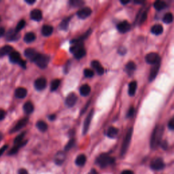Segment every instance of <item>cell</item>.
I'll use <instances>...</instances> for the list:
<instances>
[{"label": "cell", "mask_w": 174, "mask_h": 174, "mask_svg": "<svg viewBox=\"0 0 174 174\" xmlns=\"http://www.w3.org/2000/svg\"><path fill=\"white\" fill-rule=\"evenodd\" d=\"M91 32H92V30L91 29H88V31H87L85 34L82 35V36H80L79 37H77V38H76L74 39H73L72 41V44H77V43H82V42H83L84 39H86L87 37H88L91 34Z\"/></svg>", "instance_id": "cell-19"}, {"label": "cell", "mask_w": 174, "mask_h": 174, "mask_svg": "<svg viewBox=\"0 0 174 174\" xmlns=\"http://www.w3.org/2000/svg\"><path fill=\"white\" fill-rule=\"evenodd\" d=\"M49 118H50V121H54L56 118V116L55 114H52L50 115V116H49Z\"/></svg>", "instance_id": "cell-57"}, {"label": "cell", "mask_w": 174, "mask_h": 174, "mask_svg": "<svg viewBox=\"0 0 174 174\" xmlns=\"http://www.w3.org/2000/svg\"><path fill=\"white\" fill-rule=\"evenodd\" d=\"M145 61L151 65H154L161 61L159 54L156 53H150L145 56Z\"/></svg>", "instance_id": "cell-7"}, {"label": "cell", "mask_w": 174, "mask_h": 174, "mask_svg": "<svg viewBox=\"0 0 174 174\" xmlns=\"http://www.w3.org/2000/svg\"><path fill=\"white\" fill-rule=\"evenodd\" d=\"M27 95V89L23 87H19L15 91V97L18 99L25 98Z\"/></svg>", "instance_id": "cell-21"}, {"label": "cell", "mask_w": 174, "mask_h": 174, "mask_svg": "<svg viewBox=\"0 0 174 174\" xmlns=\"http://www.w3.org/2000/svg\"><path fill=\"white\" fill-rule=\"evenodd\" d=\"M118 133V129L114 127V126H110L108 128L106 135L108 137L110 138H114L116 137Z\"/></svg>", "instance_id": "cell-24"}, {"label": "cell", "mask_w": 174, "mask_h": 174, "mask_svg": "<svg viewBox=\"0 0 174 174\" xmlns=\"http://www.w3.org/2000/svg\"><path fill=\"white\" fill-rule=\"evenodd\" d=\"M93 114H94V110H92L90 112V113L88 114V116H86L85 121H84V126H83V133L86 134L87 132H88V130L89 129V126H90V124L91 122V120H92V118L93 116Z\"/></svg>", "instance_id": "cell-16"}, {"label": "cell", "mask_w": 174, "mask_h": 174, "mask_svg": "<svg viewBox=\"0 0 174 174\" xmlns=\"http://www.w3.org/2000/svg\"><path fill=\"white\" fill-rule=\"evenodd\" d=\"M129 2H130V1H129V0H128V1H125V0H124V1H123V0H121V3L122 4H123V5H126V4H129Z\"/></svg>", "instance_id": "cell-56"}, {"label": "cell", "mask_w": 174, "mask_h": 174, "mask_svg": "<svg viewBox=\"0 0 174 174\" xmlns=\"http://www.w3.org/2000/svg\"><path fill=\"white\" fill-rule=\"evenodd\" d=\"M6 117V112L3 110H0V121L4 120Z\"/></svg>", "instance_id": "cell-46"}, {"label": "cell", "mask_w": 174, "mask_h": 174, "mask_svg": "<svg viewBox=\"0 0 174 174\" xmlns=\"http://www.w3.org/2000/svg\"><path fill=\"white\" fill-rule=\"evenodd\" d=\"M30 16L32 20H36V21H39L42 20V13L40 10L38 9H34L31 12L30 14Z\"/></svg>", "instance_id": "cell-18"}, {"label": "cell", "mask_w": 174, "mask_h": 174, "mask_svg": "<svg viewBox=\"0 0 174 174\" xmlns=\"http://www.w3.org/2000/svg\"><path fill=\"white\" fill-rule=\"evenodd\" d=\"M160 66H161V61H159V62H157L155 64L152 65V67L150 69V74L149 77V80L152 81L154 80L155 77L157 76L159 73V70L160 69Z\"/></svg>", "instance_id": "cell-9"}, {"label": "cell", "mask_w": 174, "mask_h": 174, "mask_svg": "<svg viewBox=\"0 0 174 174\" xmlns=\"http://www.w3.org/2000/svg\"><path fill=\"white\" fill-rule=\"evenodd\" d=\"M77 96L75 93H72L69 94L66 97L65 99V104H66L68 107H72L76 104L77 102Z\"/></svg>", "instance_id": "cell-13"}, {"label": "cell", "mask_w": 174, "mask_h": 174, "mask_svg": "<svg viewBox=\"0 0 174 174\" xmlns=\"http://www.w3.org/2000/svg\"><path fill=\"white\" fill-rule=\"evenodd\" d=\"M25 24H26V23H25V20H20L19 21V22H18L17 25H16L15 30H16V31L19 32L20 31V30H22L23 29V28L25 27Z\"/></svg>", "instance_id": "cell-41"}, {"label": "cell", "mask_w": 174, "mask_h": 174, "mask_svg": "<svg viewBox=\"0 0 174 174\" xmlns=\"http://www.w3.org/2000/svg\"><path fill=\"white\" fill-rule=\"evenodd\" d=\"M25 1L27 2V4H34L35 2H36V1H35V0H26Z\"/></svg>", "instance_id": "cell-55"}, {"label": "cell", "mask_w": 174, "mask_h": 174, "mask_svg": "<svg viewBox=\"0 0 174 174\" xmlns=\"http://www.w3.org/2000/svg\"><path fill=\"white\" fill-rule=\"evenodd\" d=\"M86 162V157L84 154H80L76 159L75 163L79 167H82L85 164Z\"/></svg>", "instance_id": "cell-28"}, {"label": "cell", "mask_w": 174, "mask_h": 174, "mask_svg": "<svg viewBox=\"0 0 174 174\" xmlns=\"http://www.w3.org/2000/svg\"><path fill=\"white\" fill-rule=\"evenodd\" d=\"M53 27L49 25H44L42 28V34L44 36H49L53 34Z\"/></svg>", "instance_id": "cell-23"}, {"label": "cell", "mask_w": 174, "mask_h": 174, "mask_svg": "<svg viewBox=\"0 0 174 174\" xmlns=\"http://www.w3.org/2000/svg\"><path fill=\"white\" fill-rule=\"evenodd\" d=\"M92 13V10L89 7H84L82 8L80 10H79L77 12V15L80 18L82 19H85L87 17H88Z\"/></svg>", "instance_id": "cell-8"}, {"label": "cell", "mask_w": 174, "mask_h": 174, "mask_svg": "<svg viewBox=\"0 0 174 174\" xmlns=\"http://www.w3.org/2000/svg\"><path fill=\"white\" fill-rule=\"evenodd\" d=\"M47 84V82L46 78L43 77L37 78L34 82V86L36 89L38 91H42L46 88Z\"/></svg>", "instance_id": "cell-12"}, {"label": "cell", "mask_w": 174, "mask_h": 174, "mask_svg": "<svg viewBox=\"0 0 174 174\" xmlns=\"http://www.w3.org/2000/svg\"><path fill=\"white\" fill-rule=\"evenodd\" d=\"M49 59H50V58L47 55L38 54L36 59L34 60V62L39 67L44 69V68H46L47 65H48Z\"/></svg>", "instance_id": "cell-4"}, {"label": "cell", "mask_w": 174, "mask_h": 174, "mask_svg": "<svg viewBox=\"0 0 174 174\" xmlns=\"http://www.w3.org/2000/svg\"><path fill=\"white\" fill-rule=\"evenodd\" d=\"M28 122H29V118H24L20 120V121L16 124V125L11 129L10 133H15L16 132V131L20 130L21 129L25 127L26 124L28 123Z\"/></svg>", "instance_id": "cell-10"}, {"label": "cell", "mask_w": 174, "mask_h": 174, "mask_svg": "<svg viewBox=\"0 0 174 174\" xmlns=\"http://www.w3.org/2000/svg\"><path fill=\"white\" fill-rule=\"evenodd\" d=\"M91 87L88 84H83L82 85L80 88V95L84 96V97H86L88 96L91 93Z\"/></svg>", "instance_id": "cell-25"}, {"label": "cell", "mask_w": 174, "mask_h": 174, "mask_svg": "<svg viewBox=\"0 0 174 174\" xmlns=\"http://www.w3.org/2000/svg\"><path fill=\"white\" fill-rule=\"evenodd\" d=\"M164 128L163 126H156V128L154 129L153 133L152 134L151 140H150V145L152 149H156L158 145H160L161 142L162 136L164 132Z\"/></svg>", "instance_id": "cell-1"}, {"label": "cell", "mask_w": 174, "mask_h": 174, "mask_svg": "<svg viewBox=\"0 0 174 174\" xmlns=\"http://www.w3.org/2000/svg\"><path fill=\"white\" fill-rule=\"evenodd\" d=\"M168 126H169V128L171 129V130H173V129H174V119L173 118H171L170 120V121L169 122Z\"/></svg>", "instance_id": "cell-45"}, {"label": "cell", "mask_w": 174, "mask_h": 174, "mask_svg": "<svg viewBox=\"0 0 174 174\" xmlns=\"http://www.w3.org/2000/svg\"><path fill=\"white\" fill-rule=\"evenodd\" d=\"M23 110L27 114H31L34 110V106L33 103L30 102H26L23 105Z\"/></svg>", "instance_id": "cell-26"}, {"label": "cell", "mask_w": 174, "mask_h": 174, "mask_svg": "<svg viewBox=\"0 0 174 174\" xmlns=\"http://www.w3.org/2000/svg\"><path fill=\"white\" fill-rule=\"evenodd\" d=\"M75 143V140L74 139H71L69 141V142L67 143V145L65 146V151H67V150H69L70 149L72 148L74 146Z\"/></svg>", "instance_id": "cell-43"}, {"label": "cell", "mask_w": 174, "mask_h": 174, "mask_svg": "<svg viewBox=\"0 0 174 174\" xmlns=\"http://www.w3.org/2000/svg\"><path fill=\"white\" fill-rule=\"evenodd\" d=\"M36 126L39 131H42V132H44V131H46L47 129H48V125H47V124L45 123V122L42 121H39L38 122H37Z\"/></svg>", "instance_id": "cell-35"}, {"label": "cell", "mask_w": 174, "mask_h": 174, "mask_svg": "<svg viewBox=\"0 0 174 174\" xmlns=\"http://www.w3.org/2000/svg\"><path fill=\"white\" fill-rule=\"evenodd\" d=\"M166 6L167 5H166L165 2L163 1H155L154 4V8L158 11L163 10V9L165 8Z\"/></svg>", "instance_id": "cell-36"}, {"label": "cell", "mask_w": 174, "mask_h": 174, "mask_svg": "<svg viewBox=\"0 0 174 174\" xmlns=\"http://www.w3.org/2000/svg\"><path fill=\"white\" fill-rule=\"evenodd\" d=\"M12 51H14V48L11 46L6 45L1 47L0 48V57L10 55Z\"/></svg>", "instance_id": "cell-20"}, {"label": "cell", "mask_w": 174, "mask_h": 174, "mask_svg": "<svg viewBox=\"0 0 174 174\" xmlns=\"http://www.w3.org/2000/svg\"><path fill=\"white\" fill-rule=\"evenodd\" d=\"M61 84V80L58 79H55L52 81L50 84V90L51 91H55L58 88Z\"/></svg>", "instance_id": "cell-37"}, {"label": "cell", "mask_w": 174, "mask_h": 174, "mask_svg": "<svg viewBox=\"0 0 174 174\" xmlns=\"http://www.w3.org/2000/svg\"><path fill=\"white\" fill-rule=\"evenodd\" d=\"M84 74L86 77H91L94 76V72L90 69H85L84 71Z\"/></svg>", "instance_id": "cell-44"}, {"label": "cell", "mask_w": 174, "mask_h": 174, "mask_svg": "<svg viewBox=\"0 0 174 174\" xmlns=\"http://www.w3.org/2000/svg\"><path fill=\"white\" fill-rule=\"evenodd\" d=\"M5 29L4 27H0V37H2L5 34Z\"/></svg>", "instance_id": "cell-51"}, {"label": "cell", "mask_w": 174, "mask_h": 174, "mask_svg": "<svg viewBox=\"0 0 174 174\" xmlns=\"http://www.w3.org/2000/svg\"><path fill=\"white\" fill-rule=\"evenodd\" d=\"M150 167L154 171H159L164 167V163L163 159L161 158H156L152 160L150 163Z\"/></svg>", "instance_id": "cell-5"}, {"label": "cell", "mask_w": 174, "mask_h": 174, "mask_svg": "<svg viewBox=\"0 0 174 174\" xmlns=\"http://www.w3.org/2000/svg\"><path fill=\"white\" fill-rule=\"evenodd\" d=\"M134 114V108L133 107H130V109H129V112L127 113V117H131Z\"/></svg>", "instance_id": "cell-48"}, {"label": "cell", "mask_w": 174, "mask_h": 174, "mask_svg": "<svg viewBox=\"0 0 174 174\" xmlns=\"http://www.w3.org/2000/svg\"><path fill=\"white\" fill-rule=\"evenodd\" d=\"M18 174H29L28 171L25 169H20L18 170Z\"/></svg>", "instance_id": "cell-50"}, {"label": "cell", "mask_w": 174, "mask_h": 174, "mask_svg": "<svg viewBox=\"0 0 174 174\" xmlns=\"http://www.w3.org/2000/svg\"><path fill=\"white\" fill-rule=\"evenodd\" d=\"M147 12L146 11H144L141 14V15H138L137 17V20L140 18V21H139V23H140V24H142L144 21L146 20L147 18Z\"/></svg>", "instance_id": "cell-39"}, {"label": "cell", "mask_w": 174, "mask_h": 174, "mask_svg": "<svg viewBox=\"0 0 174 174\" xmlns=\"http://www.w3.org/2000/svg\"><path fill=\"white\" fill-rule=\"evenodd\" d=\"M69 4L73 7H79L83 5L84 2L81 1V0H71V1H69Z\"/></svg>", "instance_id": "cell-40"}, {"label": "cell", "mask_w": 174, "mask_h": 174, "mask_svg": "<svg viewBox=\"0 0 174 174\" xmlns=\"http://www.w3.org/2000/svg\"><path fill=\"white\" fill-rule=\"evenodd\" d=\"M143 1H137V0H136V1H134V3L135 4H143Z\"/></svg>", "instance_id": "cell-58"}, {"label": "cell", "mask_w": 174, "mask_h": 174, "mask_svg": "<svg viewBox=\"0 0 174 174\" xmlns=\"http://www.w3.org/2000/svg\"><path fill=\"white\" fill-rule=\"evenodd\" d=\"M0 20H1V18H0Z\"/></svg>", "instance_id": "cell-60"}, {"label": "cell", "mask_w": 174, "mask_h": 174, "mask_svg": "<svg viewBox=\"0 0 174 174\" xmlns=\"http://www.w3.org/2000/svg\"><path fill=\"white\" fill-rule=\"evenodd\" d=\"M25 56L27 58H29V60L34 61V60L36 59L37 56L38 55V53H37L36 50H34V48H27L24 52Z\"/></svg>", "instance_id": "cell-14"}, {"label": "cell", "mask_w": 174, "mask_h": 174, "mask_svg": "<svg viewBox=\"0 0 174 174\" xmlns=\"http://www.w3.org/2000/svg\"><path fill=\"white\" fill-rule=\"evenodd\" d=\"M115 159L107 154H102L96 159V163L101 167L104 168L114 163Z\"/></svg>", "instance_id": "cell-2"}, {"label": "cell", "mask_w": 174, "mask_h": 174, "mask_svg": "<svg viewBox=\"0 0 174 174\" xmlns=\"http://www.w3.org/2000/svg\"><path fill=\"white\" fill-rule=\"evenodd\" d=\"M9 58H10V61L12 63H17L19 65L23 61L20 57V53L18 52L15 50L12 52L10 55H9Z\"/></svg>", "instance_id": "cell-11"}, {"label": "cell", "mask_w": 174, "mask_h": 174, "mask_svg": "<svg viewBox=\"0 0 174 174\" xmlns=\"http://www.w3.org/2000/svg\"><path fill=\"white\" fill-rule=\"evenodd\" d=\"M88 174H98L97 171L95 170V169H91V170L89 171V173Z\"/></svg>", "instance_id": "cell-54"}, {"label": "cell", "mask_w": 174, "mask_h": 174, "mask_svg": "<svg viewBox=\"0 0 174 174\" xmlns=\"http://www.w3.org/2000/svg\"><path fill=\"white\" fill-rule=\"evenodd\" d=\"M163 31V27L161 25H154L151 28V32L154 35H160Z\"/></svg>", "instance_id": "cell-30"}, {"label": "cell", "mask_w": 174, "mask_h": 174, "mask_svg": "<svg viewBox=\"0 0 174 174\" xmlns=\"http://www.w3.org/2000/svg\"><path fill=\"white\" fill-rule=\"evenodd\" d=\"M136 69V65L133 61H129L126 65L125 71L129 75H131Z\"/></svg>", "instance_id": "cell-27"}, {"label": "cell", "mask_w": 174, "mask_h": 174, "mask_svg": "<svg viewBox=\"0 0 174 174\" xmlns=\"http://www.w3.org/2000/svg\"><path fill=\"white\" fill-rule=\"evenodd\" d=\"M72 18V16L70 17L67 18H65V19H63V21L61 23V24L59 25V28L61 30H67V28H68V26H69V20L70 19Z\"/></svg>", "instance_id": "cell-34"}, {"label": "cell", "mask_w": 174, "mask_h": 174, "mask_svg": "<svg viewBox=\"0 0 174 174\" xmlns=\"http://www.w3.org/2000/svg\"><path fill=\"white\" fill-rule=\"evenodd\" d=\"M91 67L97 72L99 75H102L104 73V69L102 66V65L100 64V63L97 61H93L91 62Z\"/></svg>", "instance_id": "cell-17"}, {"label": "cell", "mask_w": 174, "mask_h": 174, "mask_svg": "<svg viewBox=\"0 0 174 174\" xmlns=\"http://www.w3.org/2000/svg\"><path fill=\"white\" fill-rule=\"evenodd\" d=\"M25 134H26V132H23L22 133H20V135H18L17 137L15 138V145L18 144V143H19L23 142V138H24Z\"/></svg>", "instance_id": "cell-42"}, {"label": "cell", "mask_w": 174, "mask_h": 174, "mask_svg": "<svg viewBox=\"0 0 174 174\" xmlns=\"http://www.w3.org/2000/svg\"><path fill=\"white\" fill-rule=\"evenodd\" d=\"M26 143H27V141H25V142H20L19 143H18V144H16V145L15 147H13L11 149V150L10 152H9V154L10 155H13L16 153H17V152L18 151V150H19L21 147H23V145H25Z\"/></svg>", "instance_id": "cell-33"}, {"label": "cell", "mask_w": 174, "mask_h": 174, "mask_svg": "<svg viewBox=\"0 0 174 174\" xmlns=\"http://www.w3.org/2000/svg\"><path fill=\"white\" fill-rule=\"evenodd\" d=\"M36 38V35L33 32H29L25 34L24 37V41L26 43H31V42H34Z\"/></svg>", "instance_id": "cell-31"}, {"label": "cell", "mask_w": 174, "mask_h": 174, "mask_svg": "<svg viewBox=\"0 0 174 174\" xmlns=\"http://www.w3.org/2000/svg\"><path fill=\"white\" fill-rule=\"evenodd\" d=\"M137 90V82L135 81L131 82L129 84V94L130 96H133Z\"/></svg>", "instance_id": "cell-32"}, {"label": "cell", "mask_w": 174, "mask_h": 174, "mask_svg": "<svg viewBox=\"0 0 174 174\" xmlns=\"http://www.w3.org/2000/svg\"><path fill=\"white\" fill-rule=\"evenodd\" d=\"M117 29H118V31L121 33L124 34V33H126L129 31H130L131 25L127 21L124 20L123 22L120 23L119 24L117 25Z\"/></svg>", "instance_id": "cell-15"}, {"label": "cell", "mask_w": 174, "mask_h": 174, "mask_svg": "<svg viewBox=\"0 0 174 174\" xmlns=\"http://www.w3.org/2000/svg\"><path fill=\"white\" fill-rule=\"evenodd\" d=\"M173 19V15L171 13L169 12V13L165 14V15H164L163 18V20L164 23H167V24H169V23H172Z\"/></svg>", "instance_id": "cell-38"}, {"label": "cell", "mask_w": 174, "mask_h": 174, "mask_svg": "<svg viewBox=\"0 0 174 174\" xmlns=\"http://www.w3.org/2000/svg\"><path fill=\"white\" fill-rule=\"evenodd\" d=\"M133 127H131L129 129V131L126 133L125 137H124L123 145H122V148H121V154L122 156H123L124 154H126V151L129 148V144H130L131 140V137H132V135H133Z\"/></svg>", "instance_id": "cell-3"}, {"label": "cell", "mask_w": 174, "mask_h": 174, "mask_svg": "<svg viewBox=\"0 0 174 174\" xmlns=\"http://www.w3.org/2000/svg\"><path fill=\"white\" fill-rule=\"evenodd\" d=\"M121 174H134V173L133 171L131 170H124L121 173Z\"/></svg>", "instance_id": "cell-52"}, {"label": "cell", "mask_w": 174, "mask_h": 174, "mask_svg": "<svg viewBox=\"0 0 174 174\" xmlns=\"http://www.w3.org/2000/svg\"><path fill=\"white\" fill-rule=\"evenodd\" d=\"M118 52H119V53L120 54H122V55H123V54H124L126 53V50H125V48H119V50H118Z\"/></svg>", "instance_id": "cell-53"}, {"label": "cell", "mask_w": 174, "mask_h": 174, "mask_svg": "<svg viewBox=\"0 0 174 174\" xmlns=\"http://www.w3.org/2000/svg\"><path fill=\"white\" fill-rule=\"evenodd\" d=\"M73 53H74L75 58H76L77 59H80V58L84 57V56L86 55V52L84 50V48H80L77 49V50H75Z\"/></svg>", "instance_id": "cell-29"}, {"label": "cell", "mask_w": 174, "mask_h": 174, "mask_svg": "<svg viewBox=\"0 0 174 174\" xmlns=\"http://www.w3.org/2000/svg\"><path fill=\"white\" fill-rule=\"evenodd\" d=\"M2 139H3V134L0 132V141H1Z\"/></svg>", "instance_id": "cell-59"}, {"label": "cell", "mask_w": 174, "mask_h": 174, "mask_svg": "<svg viewBox=\"0 0 174 174\" xmlns=\"http://www.w3.org/2000/svg\"><path fill=\"white\" fill-rule=\"evenodd\" d=\"M8 145H4V146L2 147L1 149H0V156H1V155L4 154V152L6 151V150H7V148H8Z\"/></svg>", "instance_id": "cell-49"}, {"label": "cell", "mask_w": 174, "mask_h": 174, "mask_svg": "<svg viewBox=\"0 0 174 174\" xmlns=\"http://www.w3.org/2000/svg\"><path fill=\"white\" fill-rule=\"evenodd\" d=\"M160 145H161L162 148L164 149V150H166L167 148L168 144H167V143L166 141H164V142H161V143H160Z\"/></svg>", "instance_id": "cell-47"}, {"label": "cell", "mask_w": 174, "mask_h": 174, "mask_svg": "<svg viewBox=\"0 0 174 174\" xmlns=\"http://www.w3.org/2000/svg\"><path fill=\"white\" fill-rule=\"evenodd\" d=\"M20 34L18 31H16L15 29H10L8 30V31L6 34V38L8 41L13 42L16 41L20 38Z\"/></svg>", "instance_id": "cell-6"}, {"label": "cell", "mask_w": 174, "mask_h": 174, "mask_svg": "<svg viewBox=\"0 0 174 174\" xmlns=\"http://www.w3.org/2000/svg\"><path fill=\"white\" fill-rule=\"evenodd\" d=\"M65 160V154L63 152H58L57 154L55 155V162L58 165L62 164L63 162Z\"/></svg>", "instance_id": "cell-22"}]
</instances>
